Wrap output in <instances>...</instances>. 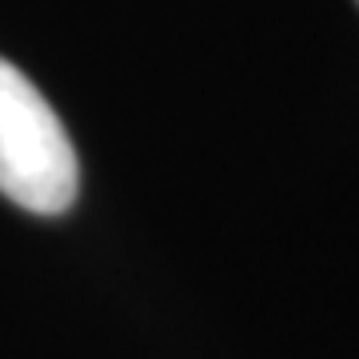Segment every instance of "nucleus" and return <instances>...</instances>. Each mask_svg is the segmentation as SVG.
Returning a JSON list of instances; mask_svg holds the SVG:
<instances>
[{"label": "nucleus", "instance_id": "nucleus-1", "mask_svg": "<svg viewBox=\"0 0 359 359\" xmlns=\"http://www.w3.org/2000/svg\"><path fill=\"white\" fill-rule=\"evenodd\" d=\"M80 164L60 116L40 88L0 56V196L16 208L56 216L72 208Z\"/></svg>", "mask_w": 359, "mask_h": 359}]
</instances>
